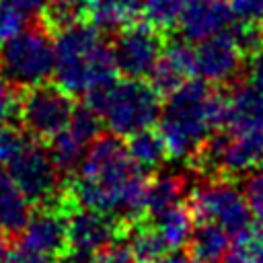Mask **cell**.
I'll list each match as a JSON object with an SVG mask.
<instances>
[{"instance_id": "6da1fadb", "label": "cell", "mask_w": 263, "mask_h": 263, "mask_svg": "<svg viewBox=\"0 0 263 263\" xmlns=\"http://www.w3.org/2000/svg\"><path fill=\"white\" fill-rule=\"evenodd\" d=\"M117 134H101L86 150L66 193L72 203L107 212L125 228L148 220V179Z\"/></svg>"}, {"instance_id": "7a4b0ae2", "label": "cell", "mask_w": 263, "mask_h": 263, "mask_svg": "<svg viewBox=\"0 0 263 263\" xmlns=\"http://www.w3.org/2000/svg\"><path fill=\"white\" fill-rule=\"evenodd\" d=\"M105 31L92 23H76L55 33V82L70 95H86L117 80V66Z\"/></svg>"}, {"instance_id": "3957f363", "label": "cell", "mask_w": 263, "mask_h": 263, "mask_svg": "<svg viewBox=\"0 0 263 263\" xmlns=\"http://www.w3.org/2000/svg\"><path fill=\"white\" fill-rule=\"evenodd\" d=\"M214 88L203 78H187L166 97L158 132L164 138L168 156L189 162L203 140L214 132L212 97Z\"/></svg>"}, {"instance_id": "277c9868", "label": "cell", "mask_w": 263, "mask_h": 263, "mask_svg": "<svg viewBox=\"0 0 263 263\" xmlns=\"http://www.w3.org/2000/svg\"><path fill=\"white\" fill-rule=\"evenodd\" d=\"M111 134L132 136L150 127L160 115V92L144 78H123L84 95Z\"/></svg>"}, {"instance_id": "5b68a950", "label": "cell", "mask_w": 263, "mask_h": 263, "mask_svg": "<svg viewBox=\"0 0 263 263\" xmlns=\"http://www.w3.org/2000/svg\"><path fill=\"white\" fill-rule=\"evenodd\" d=\"M0 72L16 88L43 84L55 72L53 33L35 16L18 35L0 45Z\"/></svg>"}, {"instance_id": "8992f818", "label": "cell", "mask_w": 263, "mask_h": 263, "mask_svg": "<svg viewBox=\"0 0 263 263\" xmlns=\"http://www.w3.org/2000/svg\"><path fill=\"white\" fill-rule=\"evenodd\" d=\"M72 97L58 82L18 88L16 123L29 138L47 144L68 127L76 109Z\"/></svg>"}, {"instance_id": "52a82bcc", "label": "cell", "mask_w": 263, "mask_h": 263, "mask_svg": "<svg viewBox=\"0 0 263 263\" xmlns=\"http://www.w3.org/2000/svg\"><path fill=\"white\" fill-rule=\"evenodd\" d=\"M195 222H216L230 236H238L253 224V208L232 179H208L191 189L187 201Z\"/></svg>"}, {"instance_id": "ba28073f", "label": "cell", "mask_w": 263, "mask_h": 263, "mask_svg": "<svg viewBox=\"0 0 263 263\" xmlns=\"http://www.w3.org/2000/svg\"><path fill=\"white\" fill-rule=\"evenodd\" d=\"M8 173L33 205L60 203L64 197V175L53 162L45 142L29 138L25 148L8 162Z\"/></svg>"}, {"instance_id": "9c48e42d", "label": "cell", "mask_w": 263, "mask_h": 263, "mask_svg": "<svg viewBox=\"0 0 263 263\" xmlns=\"http://www.w3.org/2000/svg\"><path fill=\"white\" fill-rule=\"evenodd\" d=\"M166 33L150 23H127L111 37V51L115 66L123 78H146L160 60Z\"/></svg>"}, {"instance_id": "30bf717a", "label": "cell", "mask_w": 263, "mask_h": 263, "mask_svg": "<svg viewBox=\"0 0 263 263\" xmlns=\"http://www.w3.org/2000/svg\"><path fill=\"white\" fill-rule=\"evenodd\" d=\"M62 203L66 208L68 216V240H70V253L80 255L90 261L95 253L109 247L115 240H121L125 234V226L111 214L76 205L70 201L66 189Z\"/></svg>"}, {"instance_id": "8fae6325", "label": "cell", "mask_w": 263, "mask_h": 263, "mask_svg": "<svg viewBox=\"0 0 263 263\" xmlns=\"http://www.w3.org/2000/svg\"><path fill=\"white\" fill-rule=\"evenodd\" d=\"M103 119L90 105H76L74 115L64 132L47 142L49 154L62 175H74L86 156L88 146L101 136Z\"/></svg>"}, {"instance_id": "7c38bea8", "label": "cell", "mask_w": 263, "mask_h": 263, "mask_svg": "<svg viewBox=\"0 0 263 263\" xmlns=\"http://www.w3.org/2000/svg\"><path fill=\"white\" fill-rule=\"evenodd\" d=\"M245 53L224 31L208 37L195 47V72L210 84L232 86L245 76Z\"/></svg>"}, {"instance_id": "4fadbf2b", "label": "cell", "mask_w": 263, "mask_h": 263, "mask_svg": "<svg viewBox=\"0 0 263 263\" xmlns=\"http://www.w3.org/2000/svg\"><path fill=\"white\" fill-rule=\"evenodd\" d=\"M21 247L49 257H66L70 251V240L68 216L62 201L39 205L37 212L31 214L25 228L21 230Z\"/></svg>"}, {"instance_id": "5bb4252c", "label": "cell", "mask_w": 263, "mask_h": 263, "mask_svg": "<svg viewBox=\"0 0 263 263\" xmlns=\"http://www.w3.org/2000/svg\"><path fill=\"white\" fill-rule=\"evenodd\" d=\"M234 12L226 0H185L179 18L181 37L187 41H203L224 33L234 21Z\"/></svg>"}, {"instance_id": "9a60e30c", "label": "cell", "mask_w": 263, "mask_h": 263, "mask_svg": "<svg viewBox=\"0 0 263 263\" xmlns=\"http://www.w3.org/2000/svg\"><path fill=\"white\" fill-rule=\"evenodd\" d=\"M191 72H195V49L189 47L185 37L168 39L160 60L148 76V82L162 97H168L187 80Z\"/></svg>"}, {"instance_id": "2e32d148", "label": "cell", "mask_w": 263, "mask_h": 263, "mask_svg": "<svg viewBox=\"0 0 263 263\" xmlns=\"http://www.w3.org/2000/svg\"><path fill=\"white\" fill-rule=\"evenodd\" d=\"M226 97L228 121L224 129H263V84L242 76L232 86H226Z\"/></svg>"}, {"instance_id": "e0dca14e", "label": "cell", "mask_w": 263, "mask_h": 263, "mask_svg": "<svg viewBox=\"0 0 263 263\" xmlns=\"http://www.w3.org/2000/svg\"><path fill=\"white\" fill-rule=\"evenodd\" d=\"M263 162V129L230 132L222 152L220 179H236L249 175Z\"/></svg>"}, {"instance_id": "ac0fdd59", "label": "cell", "mask_w": 263, "mask_h": 263, "mask_svg": "<svg viewBox=\"0 0 263 263\" xmlns=\"http://www.w3.org/2000/svg\"><path fill=\"white\" fill-rule=\"evenodd\" d=\"M31 205L8 168L0 166V230L8 234L21 232L31 218Z\"/></svg>"}, {"instance_id": "d6986e66", "label": "cell", "mask_w": 263, "mask_h": 263, "mask_svg": "<svg viewBox=\"0 0 263 263\" xmlns=\"http://www.w3.org/2000/svg\"><path fill=\"white\" fill-rule=\"evenodd\" d=\"M187 247L193 259L222 263L230 253V234L216 222H195Z\"/></svg>"}, {"instance_id": "ffe728a7", "label": "cell", "mask_w": 263, "mask_h": 263, "mask_svg": "<svg viewBox=\"0 0 263 263\" xmlns=\"http://www.w3.org/2000/svg\"><path fill=\"white\" fill-rule=\"evenodd\" d=\"M187 193V179L179 173H158L148 183V216L154 218L179 203Z\"/></svg>"}, {"instance_id": "44dd1931", "label": "cell", "mask_w": 263, "mask_h": 263, "mask_svg": "<svg viewBox=\"0 0 263 263\" xmlns=\"http://www.w3.org/2000/svg\"><path fill=\"white\" fill-rule=\"evenodd\" d=\"M125 144H127L132 160L140 168H144L146 173L158 171L164 164V160L171 158L168 150H166V144H164V138L160 136V132H154L150 127L127 136Z\"/></svg>"}, {"instance_id": "7402d4cb", "label": "cell", "mask_w": 263, "mask_h": 263, "mask_svg": "<svg viewBox=\"0 0 263 263\" xmlns=\"http://www.w3.org/2000/svg\"><path fill=\"white\" fill-rule=\"evenodd\" d=\"M152 224L156 226V230L164 238L168 251H177V249L187 247L191 232H193V226H195V218H193L189 205L179 203V205L154 216Z\"/></svg>"}, {"instance_id": "603a6c76", "label": "cell", "mask_w": 263, "mask_h": 263, "mask_svg": "<svg viewBox=\"0 0 263 263\" xmlns=\"http://www.w3.org/2000/svg\"><path fill=\"white\" fill-rule=\"evenodd\" d=\"M123 238H125V242H127V247H129V251L138 263H152L154 259L168 253L164 238L160 236L156 226L148 220H142L138 224L127 226Z\"/></svg>"}, {"instance_id": "cb8c5ba5", "label": "cell", "mask_w": 263, "mask_h": 263, "mask_svg": "<svg viewBox=\"0 0 263 263\" xmlns=\"http://www.w3.org/2000/svg\"><path fill=\"white\" fill-rule=\"evenodd\" d=\"M144 0H95L90 10V23L105 33H115L142 10Z\"/></svg>"}, {"instance_id": "d4e9b609", "label": "cell", "mask_w": 263, "mask_h": 263, "mask_svg": "<svg viewBox=\"0 0 263 263\" xmlns=\"http://www.w3.org/2000/svg\"><path fill=\"white\" fill-rule=\"evenodd\" d=\"M185 8V0H144L142 2V21L150 23L160 31H171Z\"/></svg>"}, {"instance_id": "484cf974", "label": "cell", "mask_w": 263, "mask_h": 263, "mask_svg": "<svg viewBox=\"0 0 263 263\" xmlns=\"http://www.w3.org/2000/svg\"><path fill=\"white\" fill-rule=\"evenodd\" d=\"M234 253L245 263H263V228H249L238 234Z\"/></svg>"}, {"instance_id": "4316f807", "label": "cell", "mask_w": 263, "mask_h": 263, "mask_svg": "<svg viewBox=\"0 0 263 263\" xmlns=\"http://www.w3.org/2000/svg\"><path fill=\"white\" fill-rule=\"evenodd\" d=\"M29 142V136L18 123H10L0 132V166L8 164Z\"/></svg>"}, {"instance_id": "83f0119b", "label": "cell", "mask_w": 263, "mask_h": 263, "mask_svg": "<svg viewBox=\"0 0 263 263\" xmlns=\"http://www.w3.org/2000/svg\"><path fill=\"white\" fill-rule=\"evenodd\" d=\"M16 103H18V88L10 84V80L0 72V132L16 123Z\"/></svg>"}, {"instance_id": "f1b7e54d", "label": "cell", "mask_w": 263, "mask_h": 263, "mask_svg": "<svg viewBox=\"0 0 263 263\" xmlns=\"http://www.w3.org/2000/svg\"><path fill=\"white\" fill-rule=\"evenodd\" d=\"M242 193H245L249 205L253 208V212L263 218V168L251 171V173L245 177Z\"/></svg>"}, {"instance_id": "f546056e", "label": "cell", "mask_w": 263, "mask_h": 263, "mask_svg": "<svg viewBox=\"0 0 263 263\" xmlns=\"http://www.w3.org/2000/svg\"><path fill=\"white\" fill-rule=\"evenodd\" d=\"M88 263H138V261L132 255L127 245H123L121 240H115L109 247H105L99 253H95Z\"/></svg>"}, {"instance_id": "4dcf8cb0", "label": "cell", "mask_w": 263, "mask_h": 263, "mask_svg": "<svg viewBox=\"0 0 263 263\" xmlns=\"http://www.w3.org/2000/svg\"><path fill=\"white\" fill-rule=\"evenodd\" d=\"M8 263H55V261H53V257H49V255H43V253H37V251L18 247V249L12 251Z\"/></svg>"}, {"instance_id": "1f68e13d", "label": "cell", "mask_w": 263, "mask_h": 263, "mask_svg": "<svg viewBox=\"0 0 263 263\" xmlns=\"http://www.w3.org/2000/svg\"><path fill=\"white\" fill-rule=\"evenodd\" d=\"M51 0H0V4H8V6H14L18 8L21 12H25L27 16H39L45 6L49 4Z\"/></svg>"}, {"instance_id": "d6a6232c", "label": "cell", "mask_w": 263, "mask_h": 263, "mask_svg": "<svg viewBox=\"0 0 263 263\" xmlns=\"http://www.w3.org/2000/svg\"><path fill=\"white\" fill-rule=\"evenodd\" d=\"M245 78L263 84V49L247 60V66H245Z\"/></svg>"}, {"instance_id": "836d02e7", "label": "cell", "mask_w": 263, "mask_h": 263, "mask_svg": "<svg viewBox=\"0 0 263 263\" xmlns=\"http://www.w3.org/2000/svg\"><path fill=\"white\" fill-rule=\"evenodd\" d=\"M12 247H10V238H8V232L0 230V263H8L10 261V255H12Z\"/></svg>"}, {"instance_id": "e575fe53", "label": "cell", "mask_w": 263, "mask_h": 263, "mask_svg": "<svg viewBox=\"0 0 263 263\" xmlns=\"http://www.w3.org/2000/svg\"><path fill=\"white\" fill-rule=\"evenodd\" d=\"M152 263H187V255L181 253L179 249L177 251H171V253H164L162 257L154 259Z\"/></svg>"}, {"instance_id": "d590c367", "label": "cell", "mask_w": 263, "mask_h": 263, "mask_svg": "<svg viewBox=\"0 0 263 263\" xmlns=\"http://www.w3.org/2000/svg\"><path fill=\"white\" fill-rule=\"evenodd\" d=\"M191 263H205V261H199V259H195V261H191Z\"/></svg>"}, {"instance_id": "8d00e7d4", "label": "cell", "mask_w": 263, "mask_h": 263, "mask_svg": "<svg viewBox=\"0 0 263 263\" xmlns=\"http://www.w3.org/2000/svg\"><path fill=\"white\" fill-rule=\"evenodd\" d=\"M261 31H263V18H261Z\"/></svg>"}, {"instance_id": "74e56055", "label": "cell", "mask_w": 263, "mask_h": 263, "mask_svg": "<svg viewBox=\"0 0 263 263\" xmlns=\"http://www.w3.org/2000/svg\"><path fill=\"white\" fill-rule=\"evenodd\" d=\"M261 220H263V218H261Z\"/></svg>"}]
</instances>
